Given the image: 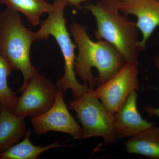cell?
<instances>
[{"label": "cell", "instance_id": "cell-5", "mask_svg": "<svg viewBox=\"0 0 159 159\" xmlns=\"http://www.w3.org/2000/svg\"><path fill=\"white\" fill-rule=\"evenodd\" d=\"M94 88L81 97L69 102L68 107L74 111L82 125V139L101 137L107 144L114 143L117 139L114 129L113 116L94 95Z\"/></svg>", "mask_w": 159, "mask_h": 159}, {"label": "cell", "instance_id": "cell-15", "mask_svg": "<svg viewBox=\"0 0 159 159\" xmlns=\"http://www.w3.org/2000/svg\"><path fill=\"white\" fill-rule=\"evenodd\" d=\"M12 70L9 64L0 54V102L3 107L9 110L14 105L18 97L8 85V77Z\"/></svg>", "mask_w": 159, "mask_h": 159}, {"label": "cell", "instance_id": "cell-18", "mask_svg": "<svg viewBox=\"0 0 159 159\" xmlns=\"http://www.w3.org/2000/svg\"><path fill=\"white\" fill-rule=\"evenodd\" d=\"M3 108V106L2 105V103L0 102V114H1V112H2V110Z\"/></svg>", "mask_w": 159, "mask_h": 159}, {"label": "cell", "instance_id": "cell-4", "mask_svg": "<svg viewBox=\"0 0 159 159\" xmlns=\"http://www.w3.org/2000/svg\"><path fill=\"white\" fill-rule=\"evenodd\" d=\"M37 41L35 32L26 28L19 12L6 9L0 12V54L12 70L20 71L25 84L37 69L31 63V46Z\"/></svg>", "mask_w": 159, "mask_h": 159}, {"label": "cell", "instance_id": "cell-1", "mask_svg": "<svg viewBox=\"0 0 159 159\" xmlns=\"http://www.w3.org/2000/svg\"><path fill=\"white\" fill-rule=\"evenodd\" d=\"M88 26L73 23L70 31L78 48L74 65L76 76L94 88L114 77L126 62L116 49L104 40L93 41L87 32Z\"/></svg>", "mask_w": 159, "mask_h": 159}, {"label": "cell", "instance_id": "cell-7", "mask_svg": "<svg viewBox=\"0 0 159 159\" xmlns=\"http://www.w3.org/2000/svg\"><path fill=\"white\" fill-rule=\"evenodd\" d=\"M138 67L125 64L113 77L94 89L95 96L112 116L122 108L132 91L139 90Z\"/></svg>", "mask_w": 159, "mask_h": 159}, {"label": "cell", "instance_id": "cell-8", "mask_svg": "<svg viewBox=\"0 0 159 159\" xmlns=\"http://www.w3.org/2000/svg\"><path fill=\"white\" fill-rule=\"evenodd\" d=\"M64 93L58 91L54 105L43 114L32 118L31 123L37 135L50 131L68 134L76 140H81L82 128L71 116L66 105Z\"/></svg>", "mask_w": 159, "mask_h": 159}, {"label": "cell", "instance_id": "cell-11", "mask_svg": "<svg viewBox=\"0 0 159 159\" xmlns=\"http://www.w3.org/2000/svg\"><path fill=\"white\" fill-rule=\"evenodd\" d=\"M25 118L15 115L3 107L0 114V155L25 136Z\"/></svg>", "mask_w": 159, "mask_h": 159}, {"label": "cell", "instance_id": "cell-17", "mask_svg": "<svg viewBox=\"0 0 159 159\" xmlns=\"http://www.w3.org/2000/svg\"><path fill=\"white\" fill-rule=\"evenodd\" d=\"M68 4L75 6L77 9H81L82 7L81 4L84 3L86 0H66Z\"/></svg>", "mask_w": 159, "mask_h": 159}, {"label": "cell", "instance_id": "cell-9", "mask_svg": "<svg viewBox=\"0 0 159 159\" xmlns=\"http://www.w3.org/2000/svg\"><path fill=\"white\" fill-rule=\"evenodd\" d=\"M119 11L125 15L137 17V26L142 34L140 41L142 51L146 49V42L159 26V2L157 0H119Z\"/></svg>", "mask_w": 159, "mask_h": 159}, {"label": "cell", "instance_id": "cell-14", "mask_svg": "<svg viewBox=\"0 0 159 159\" xmlns=\"http://www.w3.org/2000/svg\"><path fill=\"white\" fill-rule=\"evenodd\" d=\"M0 2L7 9L21 12L33 26L39 25L41 15L48 13L52 6L46 0H0Z\"/></svg>", "mask_w": 159, "mask_h": 159}, {"label": "cell", "instance_id": "cell-16", "mask_svg": "<svg viewBox=\"0 0 159 159\" xmlns=\"http://www.w3.org/2000/svg\"><path fill=\"white\" fill-rule=\"evenodd\" d=\"M155 65L159 71V54L157 57H155L154 60ZM145 111L148 115L150 116H156L159 117V107L158 108H154L150 106H148L145 108Z\"/></svg>", "mask_w": 159, "mask_h": 159}, {"label": "cell", "instance_id": "cell-10", "mask_svg": "<svg viewBox=\"0 0 159 159\" xmlns=\"http://www.w3.org/2000/svg\"><path fill=\"white\" fill-rule=\"evenodd\" d=\"M136 91L129 94L124 104L113 116L114 129L117 139L133 136L155 126L153 122L143 119L137 106Z\"/></svg>", "mask_w": 159, "mask_h": 159}, {"label": "cell", "instance_id": "cell-13", "mask_svg": "<svg viewBox=\"0 0 159 159\" xmlns=\"http://www.w3.org/2000/svg\"><path fill=\"white\" fill-rule=\"evenodd\" d=\"M31 135V130L29 129L22 141L2 154L0 159H36L44 152L62 146L58 141L45 146H35L30 140Z\"/></svg>", "mask_w": 159, "mask_h": 159}, {"label": "cell", "instance_id": "cell-2", "mask_svg": "<svg viewBox=\"0 0 159 159\" xmlns=\"http://www.w3.org/2000/svg\"><path fill=\"white\" fill-rule=\"evenodd\" d=\"M96 20L95 38L104 40L114 46L126 64L139 66V54L143 51L138 39L136 23L119 12V0H99L96 4L83 6Z\"/></svg>", "mask_w": 159, "mask_h": 159}, {"label": "cell", "instance_id": "cell-12", "mask_svg": "<svg viewBox=\"0 0 159 159\" xmlns=\"http://www.w3.org/2000/svg\"><path fill=\"white\" fill-rule=\"evenodd\" d=\"M125 145L129 153L159 159V127L155 125L132 136Z\"/></svg>", "mask_w": 159, "mask_h": 159}, {"label": "cell", "instance_id": "cell-6", "mask_svg": "<svg viewBox=\"0 0 159 159\" xmlns=\"http://www.w3.org/2000/svg\"><path fill=\"white\" fill-rule=\"evenodd\" d=\"M17 92L22 94L9 111L16 116L33 118L52 107L58 90L57 86L37 71Z\"/></svg>", "mask_w": 159, "mask_h": 159}, {"label": "cell", "instance_id": "cell-3", "mask_svg": "<svg viewBox=\"0 0 159 159\" xmlns=\"http://www.w3.org/2000/svg\"><path fill=\"white\" fill-rule=\"evenodd\" d=\"M68 4L66 0H55L48 13V18L41 22L35 34L37 41L47 40L50 35L55 39L64 61V73L57 80L56 86L58 91L63 93L70 89L74 99H77L88 90L89 87L87 83L81 84L77 81L74 72L77 45L72 42L66 26L64 10Z\"/></svg>", "mask_w": 159, "mask_h": 159}]
</instances>
